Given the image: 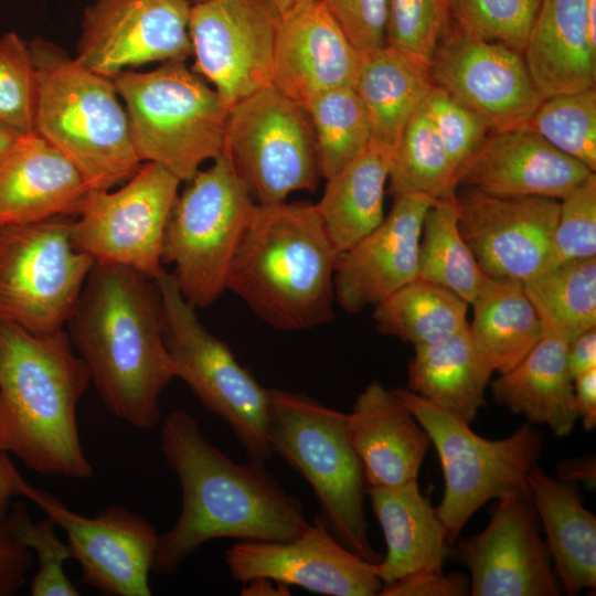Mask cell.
Here are the masks:
<instances>
[{
    "mask_svg": "<svg viewBox=\"0 0 596 596\" xmlns=\"http://www.w3.org/2000/svg\"><path fill=\"white\" fill-rule=\"evenodd\" d=\"M160 448L179 480L182 505L175 523L159 534L153 573L173 574L211 540L289 541L310 526L301 501L263 464L234 462L187 411L167 415Z\"/></svg>",
    "mask_w": 596,
    "mask_h": 596,
    "instance_id": "1",
    "label": "cell"
},
{
    "mask_svg": "<svg viewBox=\"0 0 596 596\" xmlns=\"http://www.w3.org/2000/svg\"><path fill=\"white\" fill-rule=\"evenodd\" d=\"M67 323L106 408L135 428L157 426L160 396L174 370L156 280L95 262Z\"/></svg>",
    "mask_w": 596,
    "mask_h": 596,
    "instance_id": "2",
    "label": "cell"
},
{
    "mask_svg": "<svg viewBox=\"0 0 596 596\" xmlns=\"http://www.w3.org/2000/svg\"><path fill=\"white\" fill-rule=\"evenodd\" d=\"M89 384L64 329L33 333L0 322V451L42 475L91 478L76 418Z\"/></svg>",
    "mask_w": 596,
    "mask_h": 596,
    "instance_id": "3",
    "label": "cell"
},
{
    "mask_svg": "<svg viewBox=\"0 0 596 596\" xmlns=\"http://www.w3.org/2000/svg\"><path fill=\"white\" fill-rule=\"evenodd\" d=\"M338 255L316 204H257L226 290L277 330L322 326L333 318Z\"/></svg>",
    "mask_w": 596,
    "mask_h": 596,
    "instance_id": "4",
    "label": "cell"
},
{
    "mask_svg": "<svg viewBox=\"0 0 596 596\" xmlns=\"http://www.w3.org/2000/svg\"><path fill=\"white\" fill-rule=\"evenodd\" d=\"M29 45L38 82L34 132L77 168L89 189L125 183L142 162L114 79L50 41L35 38Z\"/></svg>",
    "mask_w": 596,
    "mask_h": 596,
    "instance_id": "5",
    "label": "cell"
},
{
    "mask_svg": "<svg viewBox=\"0 0 596 596\" xmlns=\"http://www.w3.org/2000/svg\"><path fill=\"white\" fill-rule=\"evenodd\" d=\"M268 439L312 488L320 520L330 533L361 558L382 556L368 535L364 502L369 485L348 432L347 413L299 392L270 389Z\"/></svg>",
    "mask_w": 596,
    "mask_h": 596,
    "instance_id": "6",
    "label": "cell"
},
{
    "mask_svg": "<svg viewBox=\"0 0 596 596\" xmlns=\"http://www.w3.org/2000/svg\"><path fill=\"white\" fill-rule=\"evenodd\" d=\"M113 79L141 162L160 164L185 182L225 152L230 108L187 61L124 71Z\"/></svg>",
    "mask_w": 596,
    "mask_h": 596,
    "instance_id": "7",
    "label": "cell"
},
{
    "mask_svg": "<svg viewBox=\"0 0 596 596\" xmlns=\"http://www.w3.org/2000/svg\"><path fill=\"white\" fill-rule=\"evenodd\" d=\"M185 182L166 227L162 263L173 266L182 296L195 308H205L226 290L257 203L226 150Z\"/></svg>",
    "mask_w": 596,
    "mask_h": 596,
    "instance_id": "8",
    "label": "cell"
},
{
    "mask_svg": "<svg viewBox=\"0 0 596 596\" xmlns=\"http://www.w3.org/2000/svg\"><path fill=\"white\" fill-rule=\"evenodd\" d=\"M434 445L445 489L436 512L451 546L470 518L487 502L528 489L526 477L543 449L542 433L526 423L501 439H488L449 411L407 387L391 389Z\"/></svg>",
    "mask_w": 596,
    "mask_h": 596,
    "instance_id": "9",
    "label": "cell"
},
{
    "mask_svg": "<svg viewBox=\"0 0 596 596\" xmlns=\"http://www.w3.org/2000/svg\"><path fill=\"white\" fill-rule=\"evenodd\" d=\"M156 283L174 377L224 421L251 461L264 465L274 455L268 439L270 389L263 386L227 343L201 323L196 308L182 296L172 274L162 272Z\"/></svg>",
    "mask_w": 596,
    "mask_h": 596,
    "instance_id": "10",
    "label": "cell"
},
{
    "mask_svg": "<svg viewBox=\"0 0 596 596\" xmlns=\"http://www.w3.org/2000/svg\"><path fill=\"white\" fill-rule=\"evenodd\" d=\"M94 264L75 246L71 219L0 225V322L33 333L63 329Z\"/></svg>",
    "mask_w": 596,
    "mask_h": 596,
    "instance_id": "11",
    "label": "cell"
},
{
    "mask_svg": "<svg viewBox=\"0 0 596 596\" xmlns=\"http://www.w3.org/2000/svg\"><path fill=\"white\" fill-rule=\"evenodd\" d=\"M225 150L257 204L318 188L321 173L309 116L273 85L230 107Z\"/></svg>",
    "mask_w": 596,
    "mask_h": 596,
    "instance_id": "12",
    "label": "cell"
},
{
    "mask_svg": "<svg viewBox=\"0 0 596 596\" xmlns=\"http://www.w3.org/2000/svg\"><path fill=\"white\" fill-rule=\"evenodd\" d=\"M181 182L146 162L118 190L89 189L73 220L75 246L96 263L123 265L156 280L164 272V232Z\"/></svg>",
    "mask_w": 596,
    "mask_h": 596,
    "instance_id": "13",
    "label": "cell"
},
{
    "mask_svg": "<svg viewBox=\"0 0 596 596\" xmlns=\"http://www.w3.org/2000/svg\"><path fill=\"white\" fill-rule=\"evenodd\" d=\"M13 496L34 503L65 532L86 585L108 596L151 595L149 573L159 534L143 517L119 505H109L94 518L81 515L29 483L17 469Z\"/></svg>",
    "mask_w": 596,
    "mask_h": 596,
    "instance_id": "14",
    "label": "cell"
},
{
    "mask_svg": "<svg viewBox=\"0 0 596 596\" xmlns=\"http://www.w3.org/2000/svg\"><path fill=\"white\" fill-rule=\"evenodd\" d=\"M279 19L269 0H202L191 6L192 70L228 108L272 85Z\"/></svg>",
    "mask_w": 596,
    "mask_h": 596,
    "instance_id": "15",
    "label": "cell"
},
{
    "mask_svg": "<svg viewBox=\"0 0 596 596\" xmlns=\"http://www.w3.org/2000/svg\"><path fill=\"white\" fill-rule=\"evenodd\" d=\"M434 85L482 115L493 131L524 127L545 99L523 53L469 36L451 22L429 63Z\"/></svg>",
    "mask_w": 596,
    "mask_h": 596,
    "instance_id": "16",
    "label": "cell"
},
{
    "mask_svg": "<svg viewBox=\"0 0 596 596\" xmlns=\"http://www.w3.org/2000/svg\"><path fill=\"white\" fill-rule=\"evenodd\" d=\"M454 553L469 568L472 596L562 594L529 488L498 499L488 525Z\"/></svg>",
    "mask_w": 596,
    "mask_h": 596,
    "instance_id": "17",
    "label": "cell"
},
{
    "mask_svg": "<svg viewBox=\"0 0 596 596\" xmlns=\"http://www.w3.org/2000/svg\"><path fill=\"white\" fill-rule=\"evenodd\" d=\"M458 225L482 273L522 284L550 266L560 200L456 193Z\"/></svg>",
    "mask_w": 596,
    "mask_h": 596,
    "instance_id": "18",
    "label": "cell"
},
{
    "mask_svg": "<svg viewBox=\"0 0 596 596\" xmlns=\"http://www.w3.org/2000/svg\"><path fill=\"white\" fill-rule=\"evenodd\" d=\"M189 0H96L87 7L76 58L114 78L149 63L192 56Z\"/></svg>",
    "mask_w": 596,
    "mask_h": 596,
    "instance_id": "19",
    "label": "cell"
},
{
    "mask_svg": "<svg viewBox=\"0 0 596 596\" xmlns=\"http://www.w3.org/2000/svg\"><path fill=\"white\" fill-rule=\"evenodd\" d=\"M232 578L265 576L329 596H375L383 586L372 564L343 546L319 515L289 541H238L225 554Z\"/></svg>",
    "mask_w": 596,
    "mask_h": 596,
    "instance_id": "20",
    "label": "cell"
},
{
    "mask_svg": "<svg viewBox=\"0 0 596 596\" xmlns=\"http://www.w3.org/2000/svg\"><path fill=\"white\" fill-rule=\"evenodd\" d=\"M434 202L423 194L395 195L383 221L339 253L334 298L344 311L355 313L375 306L417 278L422 224Z\"/></svg>",
    "mask_w": 596,
    "mask_h": 596,
    "instance_id": "21",
    "label": "cell"
},
{
    "mask_svg": "<svg viewBox=\"0 0 596 596\" xmlns=\"http://www.w3.org/2000/svg\"><path fill=\"white\" fill-rule=\"evenodd\" d=\"M361 53L322 0H307L280 14L272 85L305 106L324 92L354 87Z\"/></svg>",
    "mask_w": 596,
    "mask_h": 596,
    "instance_id": "22",
    "label": "cell"
},
{
    "mask_svg": "<svg viewBox=\"0 0 596 596\" xmlns=\"http://www.w3.org/2000/svg\"><path fill=\"white\" fill-rule=\"evenodd\" d=\"M593 173L524 126L492 131L462 172L459 185L496 196L561 200Z\"/></svg>",
    "mask_w": 596,
    "mask_h": 596,
    "instance_id": "23",
    "label": "cell"
},
{
    "mask_svg": "<svg viewBox=\"0 0 596 596\" xmlns=\"http://www.w3.org/2000/svg\"><path fill=\"white\" fill-rule=\"evenodd\" d=\"M89 190L77 168L33 132L0 158V225L77 214Z\"/></svg>",
    "mask_w": 596,
    "mask_h": 596,
    "instance_id": "24",
    "label": "cell"
},
{
    "mask_svg": "<svg viewBox=\"0 0 596 596\" xmlns=\"http://www.w3.org/2000/svg\"><path fill=\"white\" fill-rule=\"evenodd\" d=\"M348 432L369 487L417 481L432 446L412 412L379 381L371 382L347 413Z\"/></svg>",
    "mask_w": 596,
    "mask_h": 596,
    "instance_id": "25",
    "label": "cell"
},
{
    "mask_svg": "<svg viewBox=\"0 0 596 596\" xmlns=\"http://www.w3.org/2000/svg\"><path fill=\"white\" fill-rule=\"evenodd\" d=\"M523 56L544 98L595 87L596 41L586 0H542Z\"/></svg>",
    "mask_w": 596,
    "mask_h": 596,
    "instance_id": "26",
    "label": "cell"
},
{
    "mask_svg": "<svg viewBox=\"0 0 596 596\" xmlns=\"http://www.w3.org/2000/svg\"><path fill=\"white\" fill-rule=\"evenodd\" d=\"M567 345V340L542 328L540 340L525 358L491 380L493 401L532 425L547 426L557 437L570 435L578 416Z\"/></svg>",
    "mask_w": 596,
    "mask_h": 596,
    "instance_id": "27",
    "label": "cell"
},
{
    "mask_svg": "<svg viewBox=\"0 0 596 596\" xmlns=\"http://www.w3.org/2000/svg\"><path fill=\"white\" fill-rule=\"evenodd\" d=\"M368 496L386 544L385 556L375 564L383 584L421 570L443 568L451 553L446 529L417 481L369 487Z\"/></svg>",
    "mask_w": 596,
    "mask_h": 596,
    "instance_id": "28",
    "label": "cell"
},
{
    "mask_svg": "<svg viewBox=\"0 0 596 596\" xmlns=\"http://www.w3.org/2000/svg\"><path fill=\"white\" fill-rule=\"evenodd\" d=\"M526 483L545 533L553 568L566 595L596 586V518L578 491L535 464Z\"/></svg>",
    "mask_w": 596,
    "mask_h": 596,
    "instance_id": "29",
    "label": "cell"
},
{
    "mask_svg": "<svg viewBox=\"0 0 596 596\" xmlns=\"http://www.w3.org/2000/svg\"><path fill=\"white\" fill-rule=\"evenodd\" d=\"M434 83L429 63L384 45L361 53L354 89L371 125L373 145L392 158L413 114Z\"/></svg>",
    "mask_w": 596,
    "mask_h": 596,
    "instance_id": "30",
    "label": "cell"
},
{
    "mask_svg": "<svg viewBox=\"0 0 596 596\" xmlns=\"http://www.w3.org/2000/svg\"><path fill=\"white\" fill-rule=\"evenodd\" d=\"M493 373L468 324L444 340L414 347L407 389L471 424L486 405Z\"/></svg>",
    "mask_w": 596,
    "mask_h": 596,
    "instance_id": "31",
    "label": "cell"
},
{
    "mask_svg": "<svg viewBox=\"0 0 596 596\" xmlns=\"http://www.w3.org/2000/svg\"><path fill=\"white\" fill-rule=\"evenodd\" d=\"M392 157L372 142L326 179L316 207L340 252L374 230L384 219V193Z\"/></svg>",
    "mask_w": 596,
    "mask_h": 596,
    "instance_id": "32",
    "label": "cell"
},
{
    "mask_svg": "<svg viewBox=\"0 0 596 596\" xmlns=\"http://www.w3.org/2000/svg\"><path fill=\"white\" fill-rule=\"evenodd\" d=\"M469 329L494 372L518 365L542 336V322L523 284L487 277L469 305Z\"/></svg>",
    "mask_w": 596,
    "mask_h": 596,
    "instance_id": "33",
    "label": "cell"
},
{
    "mask_svg": "<svg viewBox=\"0 0 596 596\" xmlns=\"http://www.w3.org/2000/svg\"><path fill=\"white\" fill-rule=\"evenodd\" d=\"M468 307L449 289L417 277L376 304L373 319L380 333L425 345L468 327Z\"/></svg>",
    "mask_w": 596,
    "mask_h": 596,
    "instance_id": "34",
    "label": "cell"
},
{
    "mask_svg": "<svg viewBox=\"0 0 596 596\" xmlns=\"http://www.w3.org/2000/svg\"><path fill=\"white\" fill-rule=\"evenodd\" d=\"M523 288L543 329L570 342L596 327V257L557 264Z\"/></svg>",
    "mask_w": 596,
    "mask_h": 596,
    "instance_id": "35",
    "label": "cell"
},
{
    "mask_svg": "<svg viewBox=\"0 0 596 596\" xmlns=\"http://www.w3.org/2000/svg\"><path fill=\"white\" fill-rule=\"evenodd\" d=\"M458 295L469 305L487 276L462 237L456 196L426 211L418 245V276Z\"/></svg>",
    "mask_w": 596,
    "mask_h": 596,
    "instance_id": "36",
    "label": "cell"
},
{
    "mask_svg": "<svg viewBox=\"0 0 596 596\" xmlns=\"http://www.w3.org/2000/svg\"><path fill=\"white\" fill-rule=\"evenodd\" d=\"M389 181L394 196L423 194L435 201L456 196L459 180L454 162L423 105L403 131Z\"/></svg>",
    "mask_w": 596,
    "mask_h": 596,
    "instance_id": "37",
    "label": "cell"
},
{
    "mask_svg": "<svg viewBox=\"0 0 596 596\" xmlns=\"http://www.w3.org/2000/svg\"><path fill=\"white\" fill-rule=\"evenodd\" d=\"M315 135L321 177L328 179L369 146L371 125L354 87L334 88L305 106Z\"/></svg>",
    "mask_w": 596,
    "mask_h": 596,
    "instance_id": "38",
    "label": "cell"
},
{
    "mask_svg": "<svg viewBox=\"0 0 596 596\" xmlns=\"http://www.w3.org/2000/svg\"><path fill=\"white\" fill-rule=\"evenodd\" d=\"M526 126L561 152L596 171L595 87L545 98Z\"/></svg>",
    "mask_w": 596,
    "mask_h": 596,
    "instance_id": "39",
    "label": "cell"
},
{
    "mask_svg": "<svg viewBox=\"0 0 596 596\" xmlns=\"http://www.w3.org/2000/svg\"><path fill=\"white\" fill-rule=\"evenodd\" d=\"M542 0H451L454 25L462 33L510 46L525 47Z\"/></svg>",
    "mask_w": 596,
    "mask_h": 596,
    "instance_id": "40",
    "label": "cell"
},
{
    "mask_svg": "<svg viewBox=\"0 0 596 596\" xmlns=\"http://www.w3.org/2000/svg\"><path fill=\"white\" fill-rule=\"evenodd\" d=\"M15 536L38 558V571L30 585L32 596H77L76 586L67 577L64 563L72 558L67 543L56 534V524L46 517L33 521L24 503L18 502L8 514Z\"/></svg>",
    "mask_w": 596,
    "mask_h": 596,
    "instance_id": "41",
    "label": "cell"
},
{
    "mask_svg": "<svg viewBox=\"0 0 596 596\" xmlns=\"http://www.w3.org/2000/svg\"><path fill=\"white\" fill-rule=\"evenodd\" d=\"M36 71L29 42L15 32L0 38V123L21 136L34 132Z\"/></svg>",
    "mask_w": 596,
    "mask_h": 596,
    "instance_id": "42",
    "label": "cell"
},
{
    "mask_svg": "<svg viewBox=\"0 0 596 596\" xmlns=\"http://www.w3.org/2000/svg\"><path fill=\"white\" fill-rule=\"evenodd\" d=\"M451 22V0H387L385 44L430 63Z\"/></svg>",
    "mask_w": 596,
    "mask_h": 596,
    "instance_id": "43",
    "label": "cell"
},
{
    "mask_svg": "<svg viewBox=\"0 0 596 596\" xmlns=\"http://www.w3.org/2000/svg\"><path fill=\"white\" fill-rule=\"evenodd\" d=\"M422 105L447 149L460 181L462 172L493 131L491 124L436 85L429 89Z\"/></svg>",
    "mask_w": 596,
    "mask_h": 596,
    "instance_id": "44",
    "label": "cell"
},
{
    "mask_svg": "<svg viewBox=\"0 0 596 596\" xmlns=\"http://www.w3.org/2000/svg\"><path fill=\"white\" fill-rule=\"evenodd\" d=\"M589 257H596L595 173L560 200L549 268Z\"/></svg>",
    "mask_w": 596,
    "mask_h": 596,
    "instance_id": "45",
    "label": "cell"
},
{
    "mask_svg": "<svg viewBox=\"0 0 596 596\" xmlns=\"http://www.w3.org/2000/svg\"><path fill=\"white\" fill-rule=\"evenodd\" d=\"M322 2L360 53L385 45L387 0H322Z\"/></svg>",
    "mask_w": 596,
    "mask_h": 596,
    "instance_id": "46",
    "label": "cell"
},
{
    "mask_svg": "<svg viewBox=\"0 0 596 596\" xmlns=\"http://www.w3.org/2000/svg\"><path fill=\"white\" fill-rule=\"evenodd\" d=\"M470 595L469 577L462 573H444L428 568L383 584L379 596H465Z\"/></svg>",
    "mask_w": 596,
    "mask_h": 596,
    "instance_id": "47",
    "label": "cell"
},
{
    "mask_svg": "<svg viewBox=\"0 0 596 596\" xmlns=\"http://www.w3.org/2000/svg\"><path fill=\"white\" fill-rule=\"evenodd\" d=\"M33 553L15 536L8 514L0 518V596H11L25 584Z\"/></svg>",
    "mask_w": 596,
    "mask_h": 596,
    "instance_id": "48",
    "label": "cell"
},
{
    "mask_svg": "<svg viewBox=\"0 0 596 596\" xmlns=\"http://www.w3.org/2000/svg\"><path fill=\"white\" fill-rule=\"evenodd\" d=\"M574 405L585 430L596 426V369L573 379Z\"/></svg>",
    "mask_w": 596,
    "mask_h": 596,
    "instance_id": "49",
    "label": "cell"
},
{
    "mask_svg": "<svg viewBox=\"0 0 596 596\" xmlns=\"http://www.w3.org/2000/svg\"><path fill=\"white\" fill-rule=\"evenodd\" d=\"M567 365L573 379L596 369V327L584 331L568 342Z\"/></svg>",
    "mask_w": 596,
    "mask_h": 596,
    "instance_id": "50",
    "label": "cell"
},
{
    "mask_svg": "<svg viewBox=\"0 0 596 596\" xmlns=\"http://www.w3.org/2000/svg\"><path fill=\"white\" fill-rule=\"evenodd\" d=\"M560 480L572 483L579 482L589 490L595 488V459L575 458L563 460L557 467Z\"/></svg>",
    "mask_w": 596,
    "mask_h": 596,
    "instance_id": "51",
    "label": "cell"
},
{
    "mask_svg": "<svg viewBox=\"0 0 596 596\" xmlns=\"http://www.w3.org/2000/svg\"><path fill=\"white\" fill-rule=\"evenodd\" d=\"M241 595L243 596H287L289 586L273 578L258 576L243 582Z\"/></svg>",
    "mask_w": 596,
    "mask_h": 596,
    "instance_id": "52",
    "label": "cell"
},
{
    "mask_svg": "<svg viewBox=\"0 0 596 596\" xmlns=\"http://www.w3.org/2000/svg\"><path fill=\"white\" fill-rule=\"evenodd\" d=\"M14 471L15 468L7 453L0 451V518L8 514V503L10 498L13 497Z\"/></svg>",
    "mask_w": 596,
    "mask_h": 596,
    "instance_id": "53",
    "label": "cell"
},
{
    "mask_svg": "<svg viewBox=\"0 0 596 596\" xmlns=\"http://www.w3.org/2000/svg\"><path fill=\"white\" fill-rule=\"evenodd\" d=\"M19 137L21 135L0 123V158L14 145Z\"/></svg>",
    "mask_w": 596,
    "mask_h": 596,
    "instance_id": "54",
    "label": "cell"
},
{
    "mask_svg": "<svg viewBox=\"0 0 596 596\" xmlns=\"http://www.w3.org/2000/svg\"><path fill=\"white\" fill-rule=\"evenodd\" d=\"M281 14L307 0H269Z\"/></svg>",
    "mask_w": 596,
    "mask_h": 596,
    "instance_id": "55",
    "label": "cell"
},
{
    "mask_svg": "<svg viewBox=\"0 0 596 596\" xmlns=\"http://www.w3.org/2000/svg\"><path fill=\"white\" fill-rule=\"evenodd\" d=\"M196 1H202V0H196Z\"/></svg>",
    "mask_w": 596,
    "mask_h": 596,
    "instance_id": "56",
    "label": "cell"
}]
</instances>
